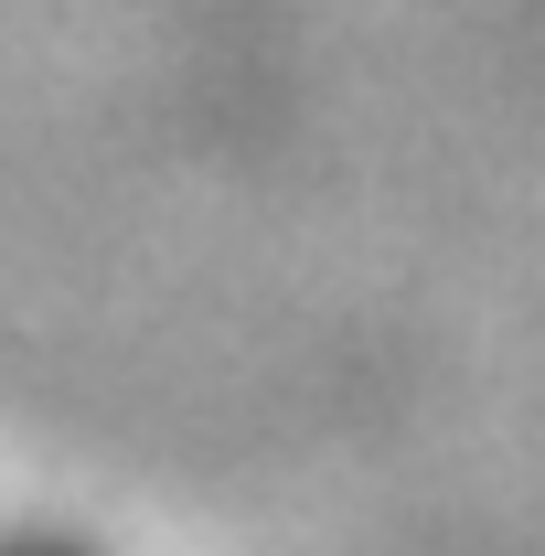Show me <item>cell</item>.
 Returning <instances> with one entry per match:
<instances>
[{"mask_svg":"<svg viewBox=\"0 0 545 556\" xmlns=\"http://www.w3.org/2000/svg\"><path fill=\"white\" fill-rule=\"evenodd\" d=\"M0 556H97V546H75V535H43V525H22V535H0Z\"/></svg>","mask_w":545,"mask_h":556,"instance_id":"obj_1","label":"cell"}]
</instances>
